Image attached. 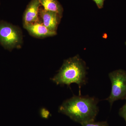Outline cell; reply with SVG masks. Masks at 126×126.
I'll use <instances>...</instances> for the list:
<instances>
[{
    "label": "cell",
    "mask_w": 126,
    "mask_h": 126,
    "mask_svg": "<svg viewBox=\"0 0 126 126\" xmlns=\"http://www.w3.org/2000/svg\"><path fill=\"white\" fill-rule=\"evenodd\" d=\"M98 102L94 97L74 96L63 102L59 112L82 125L95 120L99 111Z\"/></svg>",
    "instance_id": "6da1fadb"
},
{
    "label": "cell",
    "mask_w": 126,
    "mask_h": 126,
    "mask_svg": "<svg viewBox=\"0 0 126 126\" xmlns=\"http://www.w3.org/2000/svg\"><path fill=\"white\" fill-rule=\"evenodd\" d=\"M86 75L85 62L77 55L65 60L58 73L51 80L57 85L61 86L69 87L71 84L76 83L80 90L81 87L87 83Z\"/></svg>",
    "instance_id": "7a4b0ae2"
},
{
    "label": "cell",
    "mask_w": 126,
    "mask_h": 126,
    "mask_svg": "<svg viewBox=\"0 0 126 126\" xmlns=\"http://www.w3.org/2000/svg\"><path fill=\"white\" fill-rule=\"evenodd\" d=\"M22 40V33L18 27L0 20V45L11 51L19 47Z\"/></svg>",
    "instance_id": "3957f363"
},
{
    "label": "cell",
    "mask_w": 126,
    "mask_h": 126,
    "mask_svg": "<svg viewBox=\"0 0 126 126\" xmlns=\"http://www.w3.org/2000/svg\"><path fill=\"white\" fill-rule=\"evenodd\" d=\"M111 83L110 96L106 100L109 102L111 107L114 102L126 99V72L122 69L113 71L109 74Z\"/></svg>",
    "instance_id": "277c9868"
},
{
    "label": "cell",
    "mask_w": 126,
    "mask_h": 126,
    "mask_svg": "<svg viewBox=\"0 0 126 126\" xmlns=\"http://www.w3.org/2000/svg\"><path fill=\"white\" fill-rule=\"evenodd\" d=\"M24 27L31 35L37 38H45L54 36L56 34V31H50L39 21L24 25Z\"/></svg>",
    "instance_id": "5b68a950"
},
{
    "label": "cell",
    "mask_w": 126,
    "mask_h": 126,
    "mask_svg": "<svg viewBox=\"0 0 126 126\" xmlns=\"http://www.w3.org/2000/svg\"><path fill=\"white\" fill-rule=\"evenodd\" d=\"M39 15L46 27L50 31L56 32L61 16L55 12L48 11L41 8H40Z\"/></svg>",
    "instance_id": "8992f818"
},
{
    "label": "cell",
    "mask_w": 126,
    "mask_h": 126,
    "mask_svg": "<svg viewBox=\"0 0 126 126\" xmlns=\"http://www.w3.org/2000/svg\"><path fill=\"white\" fill-rule=\"evenodd\" d=\"M39 0H31L27 5L23 15L24 25L39 21L38 15L40 6Z\"/></svg>",
    "instance_id": "52a82bcc"
},
{
    "label": "cell",
    "mask_w": 126,
    "mask_h": 126,
    "mask_svg": "<svg viewBox=\"0 0 126 126\" xmlns=\"http://www.w3.org/2000/svg\"><path fill=\"white\" fill-rule=\"evenodd\" d=\"M39 1L44 10L55 12L62 17L63 7L58 0H39Z\"/></svg>",
    "instance_id": "ba28073f"
},
{
    "label": "cell",
    "mask_w": 126,
    "mask_h": 126,
    "mask_svg": "<svg viewBox=\"0 0 126 126\" xmlns=\"http://www.w3.org/2000/svg\"><path fill=\"white\" fill-rule=\"evenodd\" d=\"M82 126H109L107 121L95 122L94 121L88 122L81 125Z\"/></svg>",
    "instance_id": "9c48e42d"
},
{
    "label": "cell",
    "mask_w": 126,
    "mask_h": 126,
    "mask_svg": "<svg viewBox=\"0 0 126 126\" xmlns=\"http://www.w3.org/2000/svg\"><path fill=\"white\" fill-rule=\"evenodd\" d=\"M119 116L125 120L126 123V102L124 106L119 110Z\"/></svg>",
    "instance_id": "30bf717a"
},
{
    "label": "cell",
    "mask_w": 126,
    "mask_h": 126,
    "mask_svg": "<svg viewBox=\"0 0 126 126\" xmlns=\"http://www.w3.org/2000/svg\"><path fill=\"white\" fill-rule=\"evenodd\" d=\"M40 115L43 118L47 119L49 117L50 113L47 109L45 108H43L41 110Z\"/></svg>",
    "instance_id": "8fae6325"
},
{
    "label": "cell",
    "mask_w": 126,
    "mask_h": 126,
    "mask_svg": "<svg viewBox=\"0 0 126 126\" xmlns=\"http://www.w3.org/2000/svg\"><path fill=\"white\" fill-rule=\"evenodd\" d=\"M95 2L98 7L99 9H101L103 6L104 1L105 0H93Z\"/></svg>",
    "instance_id": "7c38bea8"
},
{
    "label": "cell",
    "mask_w": 126,
    "mask_h": 126,
    "mask_svg": "<svg viewBox=\"0 0 126 126\" xmlns=\"http://www.w3.org/2000/svg\"></svg>",
    "instance_id": "4fadbf2b"
}]
</instances>
